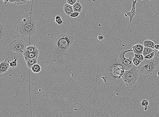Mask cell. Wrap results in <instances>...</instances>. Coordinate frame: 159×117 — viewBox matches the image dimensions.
Wrapping results in <instances>:
<instances>
[{
	"label": "cell",
	"instance_id": "6da1fadb",
	"mask_svg": "<svg viewBox=\"0 0 159 117\" xmlns=\"http://www.w3.org/2000/svg\"><path fill=\"white\" fill-rule=\"evenodd\" d=\"M74 36L69 34H61L55 40L52 51L53 61L57 62L64 56L74 41Z\"/></svg>",
	"mask_w": 159,
	"mask_h": 117
},
{
	"label": "cell",
	"instance_id": "7a4b0ae2",
	"mask_svg": "<svg viewBox=\"0 0 159 117\" xmlns=\"http://www.w3.org/2000/svg\"><path fill=\"white\" fill-rule=\"evenodd\" d=\"M17 30L22 37L33 35L36 33L35 20L31 17H27L19 20Z\"/></svg>",
	"mask_w": 159,
	"mask_h": 117
},
{
	"label": "cell",
	"instance_id": "3957f363",
	"mask_svg": "<svg viewBox=\"0 0 159 117\" xmlns=\"http://www.w3.org/2000/svg\"><path fill=\"white\" fill-rule=\"evenodd\" d=\"M159 53L157 56L151 59H145L137 67L139 75L145 79L148 77L154 76L155 70L159 64Z\"/></svg>",
	"mask_w": 159,
	"mask_h": 117
},
{
	"label": "cell",
	"instance_id": "277c9868",
	"mask_svg": "<svg viewBox=\"0 0 159 117\" xmlns=\"http://www.w3.org/2000/svg\"><path fill=\"white\" fill-rule=\"evenodd\" d=\"M139 74L137 67L134 66L131 69L125 71L121 77L127 87L132 86L136 83Z\"/></svg>",
	"mask_w": 159,
	"mask_h": 117
},
{
	"label": "cell",
	"instance_id": "5b68a950",
	"mask_svg": "<svg viewBox=\"0 0 159 117\" xmlns=\"http://www.w3.org/2000/svg\"><path fill=\"white\" fill-rule=\"evenodd\" d=\"M130 51H132V49L124 50L120 52L119 54L118 62L123 67L125 71L131 69L135 66L133 63L132 56H130L128 59L126 58L125 56L126 53Z\"/></svg>",
	"mask_w": 159,
	"mask_h": 117
},
{
	"label": "cell",
	"instance_id": "8992f818",
	"mask_svg": "<svg viewBox=\"0 0 159 117\" xmlns=\"http://www.w3.org/2000/svg\"><path fill=\"white\" fill-rule=\"evenodd\" d=\"M9 49L12 51L16 53L19 56L24 54L27 47L26 44L22 39L14 40L10 44Z\"/></svg>",
	"mask_w": 159,
	"mask_h": 117
},
{
	"label": "cell",
	"instance_id": "52a82bcc",
	"mask_svg": "<svg viewBox=\"0 0 159 117\" xmlns=\"http://www.w3.org/2000/svg\"><path fill=\"white\" fill-rule=\"evenodd\" d=\"M125 70L121 65H115L111 68V73L112 75L114 77H121L123 75Z\"/></svg>",
	"mask_w": 159,
	"mask_h": 117
},
{
	"label": "cell",
	"instance_id": "ba28073f",
	"mask_svg": "<svg viewBox=\"0 0 159 117\" xmlns=\"http://www.w3.org/2000/svg\"><path fill=\"white\" fill-rule=\"evenodd\" d=\"M10 59L8 58H6L4 61L1 63L0 65V73L1 74L6 72L10 69Z\"/></svg>",
	"mask_w": 159,
	"mask_h": 117
},
{
	"label": "cell",
	"instance_id": "9c48e42d",
	"mask_svg": "<svg viewBox=\"0 0 159 117\" xmlns=\"http://www.w3.org/2000/svg\"><path fill=\"white\" fill-rule=\"evenodd\" d=\"M137 1V0L132 1L131 10L128 12L126 14H125V15H127V17L128 16L129 17V22L130 23L132 22L134 17L136 15V11L135 7Z\"/></svg>",
	"mask_w": 159,
	"mask_h": 117
},
{
	"label": "cell",
	"instance_id": "30bf717a",
	"mask_svg": "<svg viewBox=\"0 0 159 117\" xmlns=\"http://www.w3.org/2000/svg\"><path fill=\"white\" fill-rule=\"evenodd\" d=\"M40 51L38 49L32 52L28 53L24 51L23 55H24L25 61H26L31 59L38 57Z\"/></svg>",
	"mask_w": 159,
	"mask_h": 117
},
{
	"label": "cell",
	"instance_id": "8fae6325",
	"mask_svg": "<svg viewBox=\"0 0 159 117\" xmlns=\"http://www.w3.org/2000/svg\"><path fill=\"white\" fill-rule=\"evenodd\" d=\"M144 46L141 44H137L133 46L132 52L136 54H142Z\"/></svg>",
	"mask_w": 159,
	"mask_h": 117
},
{
	"label": "cell",
	"instance_id": "7c38bea8",
	"mask_svg": "<svg viewBox=\"0 0 159 117\" xmlns=\"http://www.w3.org/2000/svg\"><path fill=\"white\" fill-rule=\"evenodd\" d=\"M63 10L66 14L70 16L72 14L74 11L73 10V6L69 4L65 3L63 6Z\"/></svg>",
	"mask_w": 159,
	"mask_h": 117
},
{
	"label": "cell",
	"instance_id": "4fadbf2b",
	"mask_svg": "<svg viewBox=\"0 0 159 117\" xmlns=\"http://www.w3.org/2000/svg\"><path fill=\"white\" fill-rule=\"evenodd\" d=\"M74 11V12L81 13L83 10V7L79 1H77L73 5Z\"/></svg>",
	"mask_w": 159,
	"mask_h": 117
},
{
	"label": "cell",
	"instance_id": "5bb4252c",
	"mask_svg": "<svg viewBox=\"0 0 159 117\" xmlns=\"http://www.w3.org/2000/svg\"><path fill=\"white\" fill-rule=\"evenodd\" d=\"M38 58V57H37V58L31 59L26 61L27 67L29 68H31L33 65L37 64Z\"/></svg>",
	"mask_w": 159,
	"mask_h": 117
},
{
	"label": "cell",
	"instance_id": "9a60e30c",
	"mask_svg": "<svg viewBox=\"0 0 159 117\" xmlns=\"http://www.w3.org/2000/svg\"><path fill=\"white\" fill-rule=\"evenodd\" d=\"M143 46L145 47L151 48L154 49V46L155 44L154 42L151 41L150 40H146L143 42Z\"/></svg>",
	"mask_w": 159,
	"mask_h": 117
},
{
	"label": "cell",
	"instance_id": "2e32d148",
	"mask_svg": "<svg viewBox=\"0 0 159 117\" xmlns=\"http://www.w3.org/2000/svg\"><path fill=\"white\" fill-rule=\"evenodd\" d=\"M32 71L35 73H40L42 70L41 67L38 64L34 65L31 68Z\"/></svg>",
	"mask_w": 159,
	"mask_h": 117
},
{
	"label": "cell",
	"instance_id": "e0dca14e",
	"mask_svg": "<svg viewBox=\"0 0 159 117\" xmlns=\"http://www.w3.org/2000/svg\"><path fill=\"white\" fill-rule=\"evenodd\" d=\"M154 51V49L151 48L145 47L143 48V52L142 54L144 57L146 56V55L150 54L153 52Z\"/></svg>",
	"mask_w": 159,
	"mask_h": 117
},
{
	"label": "cell",
	"instance_id": "ac0fdd59",
	"mask_svg": "<svg viewBox=\"0 0 159 117\" xmlns=\"http://www.w3.org/2000/svg\"><path fill=\"white\" fill-rule=\"evenodd\" d=\"M38 49L37 47L35 45H30L27 47L25 51L28 53L32 52Z\"/></svg>",
	"mask_w": 159,
	"mask_h": 117
},
{
	"label": "cell",
	"instance_id": "d6986e66",
	"mask_svg": "<svg viewBox=\"0 0 159 117\" xmlns=\"http://www.w3.org/2000/svg\"><path fill=\"white\" fill-rule=\"evenodd\" d=\"M132 61L133 64L136 67L138 66L143 61L135 57H134L132 58Z\"/></svg>",
	"mask_w": 159,
	"mask_h": 117
},
{
	"label": "cell",
	"instance_id": "ffe728a7",
	"mask_svg": "<svg viewBox=\"0 0 159 117\" xmlns=\"http://www.w3.org/2000/svg\"><path fill=\"white\" fill-rule=\"evenodd\" d=\"M17 58L14 59V61H11L10 62V68H14L17 66Z\"/></svg>",
	"mask_w": 159,
	"mask_h": 117
},
{
	"label": "cell",
	"instance_id": "44dd1931",
	"mask_svg": "<svg viewBox=\"0 0 159 117\" xmlns=\"http://www.w3.org/2000/svg\"><path fill=\"white\" fill-rule=\"evenodd\" d=\"M5 34V28L1 23L0 24V40H1Z\"/></svg>",
	"mask_w": 159,
	"mask_h": 117
},
{
	"label": "cell",
	"instance_id": "7402d4cb",
	"mask_svg": "<svg viewBox=\"0 0 159 117\" xmlns=\"http://www.w3.org/2000/svg\"><path fill=\"white\" fill-rule=\"evenodd\" d=\"M155 56V51L149 54L146 55V56L144 57L145 59H151L154 58Z\"/></svg>",
	"mask_w": 159,
	"mask_h": 117
},
{
	"label": "cell",
	"instance_id": "603a6c76",
	"mask_svg": "<svg viewBox=\"0 0 159 117\" xmlns=\"http://www.w3.org/2000/svg\"><path fill=\"white\" fill-rule=\"evenodd\" d=\"M149 104V102L147 99H143L141 101V105L143 107L148 106Z\"/></svg>",
	"mask_w": 159,
	"mask_h": 117
},
{
	"label": "cell",
	"instance_id": "cb8c5ba5",
	"mask_svg": "<svg viewBox=\"0 0 159 117\" xmlns=\"http://www.w3.org/2000/svg\"><path fill=\"white\" fill-rule=\"evenodd\" d=\"M134 57H137L142 61H144L145 59L144 56L143 54H136L134 53Z\"/></svg>",
	"mask_w": 159,
	"mask_h": 117
},
{
	"label": "cell",
	"instance_id": "d4e9b609",
	"mask_svg": "<svg viewBox=\"0 0 159 117\" xmlns=\"http://www.w3.org/2000/svg\"><path fill=\"white\" fill-rule=\"evenodd\" d=\"M79 15H80V13L78 12H74H74L72 13V14L70 15V16L72 18H76L77 17H78L79 16Z\"/></svg>",
	"mask_w": 159,
	"mask_h": 117
},
{
	"label": "cell",
	"instance_id": "484cf974",
	"mask_svg": "<svg viewBox=\"0 0 159 117\" xmlns=\"http://www.w3.org/2000/svg\"><path fill=\"white\" fill-rule=\"evenodd\" d=\"M77 1V0H67V3L69 4L73 5Z\"/></svg>",
	"mask_w": 159,
	"mask_h": 117
},
{
	"label": "cell",
	"instance_id": "4316f807",
	"mask_svg": "<svg viewBox=\"0 0 159 117\" xmlns=\"http://www.w3.org/2000/svg\"><path fill=\"white\" fill-rule=\"evenodd\" d=\"M98 38L99 41H102L104 39V36L102 34H98Z\"/></svg>",
	"mask_w": 159,
	"mask_h": 117
},
{
	"label": "cell",
	"instance_id": "83f0119b",
	"mask_svg": "<svg viewBox=\"0 0 159 117\" xmlns=\"http://www.w3.org/2000/svg\"><path fill=\"white\" fill-rule=\"evenodd\" d=\"M62 20L61 17L59 16H56L55 19V22L56 23H57Z\"/></svg>",
	"mask_w": 159,
	"mask_h": 117
},
{
	"label": "cell",
	"instance_id": "f1b7e54d",
	"mask_svg": "<svg viewBox=\"0 0 159 117\" xmlns=\"http://www.w3.org/2000/svg\"><path fill=\"white\" fill-rule=\"evenodd\" d=\"M15 4L18 5H22V3H21V0H16V2L15 3Z\"/></svg>",
	"mask_w": 159,
	"mask_h": 117
},
{
	"label": "cell",
	"instance_id": "f546056e",
	"mask_svg": "<svg viewBox=\"0 0 159 117\" xmlns=\"http://www.w3.org/2000/svg\"><path fill=\"white\" fill-rule=\"evenodd\" d=\"M154 49H156V50H158L159 49V44H155L154 46Z\"/></svg>",
	"mask_w": 159,
	"mask_h": 117
},
{
	"label": "cell",
	"instance_id": "4dcf8cb0",
	"mask_svg": "<svg viewBox=\"0 0 159 117\" xmlns=\"http://www.w3.org/2000/svg\"><path fill=\"white\" fill-rule=\"evenodd\" d=\"M28 1V0H21V3H22V5L25 4Z\"/></svg>",
	"mask_w": 159,
	"mask_h": 117
},
{
	"label": "cell",
	"instance_id": "1f68e13d",
	"mask_svg": "<svg viewBox=\"0 0 159 117\" xmlns=\"http://www.w3.org/2000/svg\"><path fill=\"white\" fill-rule=\"evenodd\" d=\"M9 2L11 3H15L16 0H9Z\"/></svg>",
	"mask_w": 159,
	"mask_h": 117
},
{
	"label": "cell",
	"instance_id": "d6a6232c",
	"mask_svg": "<svg viewBox=\"0 0 159 117\" xmlns=\"http://www.w3.org/2000/svg\"><path fill=\"white\" fill-rule=\"evenodd\" d=\"M63 20H61L59 22L57 23L58 24L61 25L62 24H63Z\"/></svg>",
	"mask_w": 159,
	"mask_h": 117
},
{
	"label": "cell",
	"instance_id": "836d02e7",
	"mask_svg": "<svg viewBox=\"0 0 159 117\" xmlns=\"http://www.w3.org/2000/svg\"><path fill=\"white\" fill-rule=\"evenodd\" d=\"M3 1H4L5 5L6 4L9 2V0H3Z\"/></svg>",
	"mask_w": 159,
	"mask_h": 117
},
{
	"label": "cell",
	"instance_id": "e575fe53",
	"mask_svg": "<svg viewBox=\"0 0 159 117\" xmlns=\"http://www.w3.org/2000/svg\"><path fill=\"white\" fill-rule=\"evenodd\" d=\"M4 3V1H3V0H0V4H1V5L3 4V3Z\"/></svg>",
	"mask_w": 159,
	"mask_h": 117
},
{
	"label": "cell",
	"instance_id": "d590c367",
	"mask_svg": "<svg viewBox=\"0 0 159 117\" xmlns=\"http://www.w3.org/2000/svg\"><path fill=\"white\" fill-rule=\"evenodd\" d=\"M148 106H146L144 107V110L145 111H147V109H148Z\"/></svg>",
	"mask_w": 159,
	"mask_h": 117
},
{
	"label": "cell",
	"instance_id": "8d00e7d4",
	"mask_svg": "<svg viewBox=\"0 0 159 117\" xmlns=\"http://www.w3.org/2000/svg\"><path fill=\"white\" fill-rule=\"evenodd\" d=\"M158 53H159V49L158 50Z\"/></svg>",
	"mask_w": 159,
	"mask_h": 117
},
{
	"label": "cell",
	"instance_id": "74e56055",
	"mask_svg": "<svg viewBox=\"0 0 159 117\" xmlns=\"http://www.w3.org/2000/svg\"><path fill=\"white\" fill-rule=\"evenodd\" d=\"M137 1H138V0H137Z\"/></svg>",
	"mask_w": 159,
	"mask_h": 117
}]
</instances>
